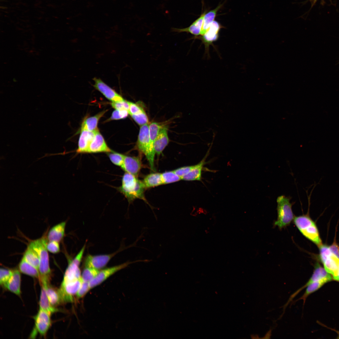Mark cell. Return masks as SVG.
Wrapping results in <instances>:
<instances>
[{
  "label": "cell",
  "instance_id": "6da1fadb",
  "mask_svg": "<svg viewBox=\"0 0 339 339\" xmlns=\"http://www.w3.org/2000/svg\"><path fill=\"white\" fill-rule=\"evenodd\" d=\"M48 231H46L40 238L30 240L28 244L38 255L40 260L39 279L41 282H49L51 275L46 247L48 241L47 238Z\"/></svg>",
  "mask_w": 339,
  "mask_h": 339
},
{
  "label": "cell",
  "instance_id": "7a4b0ae2",
  "mask_svg": "<svg viewBox=\"0 0 339 339\" xmlns=\"http://www.w3.org/2000/svg\"><path fill=\"white\" fill-rule=\"evenodd\" d=\"M146 187L143 181L137 176L125 172L121 180V185L117 188L131 202L136 199L145 200L144 192Z\"/></svg>",
  "mask_w": 339,
  "mask_h": 339
},
{
  "label": "cell",
  "instance_id": "3957f363",
  "mask_svg": "<svg viewBox=\"0 0 339 339\" xmlns=\"http://www.w3.org/2000/svg\"><path fill=\"white\" fill-rule=\"evenodd\" d=\"M293 221L298 229L305 237L318 246L322 245L318 228L309 213L295 216Z\"/></svg>",
  "mask_w": 339,
  "mask_h": 339
},
{
  "label": "cell",
  "instance_id": "277c9868",
  "mask_svg": "<svg viewBox=\"0 0 339 339\" xmlns=\"http://www.w3.org/2000/svg\"><path fill=\"white\" fill-rule=\"evenodd\" d=\"M291 199L290 196L284 195L279 196L277 198V218L274 225L280 229L289 225L294 218L292 208L293 203L290 202Z\"/></svg>",
  "mask_w": 339,
  "mask_h": 339
},
{
  "label": "cell",
  "instance_id": "5b68a950",
  "mask_svg": "<svg viewBox=\"0 0 339 339\" xmlns=\"http://www.w3.org/2000/svg\"><path fill=\"white\" fill-rule=\"evenodd\" d=\"M149 125L148 123L140 126L136 146L138 150L145 155L151 169L153 170L155 153L153 143L150 137Z\"/></svg>",
  "mask_w": 339,
  "mask_h": 339
},
{
  "label": "cell",
  "instance_id": "8992f818",
  "mask_svg": "<svg viewBox=\"0 0 339 339\" xmlns=\"http://www.w3.org/2000/svg\"><path fill=\"white\" fill-rule=\"evenodd\" d=\"M319 249L320 257L324 268L334 280L339 270V258L331 251L329 246L322 244Z\"/></svg>",
  "mask_w": 339,
  "mask_h": 339
},
{
  "label": "cell",
  "instance_id": "52a82bcc",
  "mask_svg": "<svg viewBox=\"0 0 339 339\" xmlns=\"http://www.w3.org/2000/svg\"><path fill=\"white\" fill-rule=\"evenodd\" d=\"M150 261L151 260L147 259L139 260L133 261H127L121 264L101 270L99 271L96 277L89 282L90 288L92 289L99 285L110 276L118 271L127 267L131 264L139 262H147Z\"/></svg>",
  "mask_w": 339,
  "mask_h": 339
},
{
  "label": "cell",
  "instance_id": "ba28073f",
  "mask_svg": "<svg viewBox=\"0 0 339 339\" xmlns=\"http://www.w3.org/2000/svg\"><path fill=\"white\" fill-rule=\"evenodd\" d=\"M322 280H327L329 282L333 280L331 275L326 271L324 267L323 268L319 263H317L314 266L313 274L308 281L290 296L285 305L288 306L293 299L307 286L314 282Z\"/></svg>",
  "mask_w": 339,
  "mask_h": 339
},
{
  "label": "cell",
  "instance_id": "9c48e42d",
  "mask_svg": "<svg viewBox=\"0 0 339 339\" xmlns=\"http://www.w3.org/2000/svg\"><path fill=\"white\" fill-rule=\"evenodd\" d=\"M121 250L110 254L87 255L84 260V267H89L98 270L104 267L110 260Z\"/></svg>",
  "mask_w": 339,
  "mask_h": 339
},
{
  "label": "cell",
  "instance_id": "30bf717a",
  "mask_svg": "<svg viewBox=\"0 0 339 339\" xmlns=\"http://www.w3.org/2000/svg\"><path fill=\"white\" fill-rule=\"evenodd\" d=\"M51 314L39 309L37 315L34 317L35 328L31 334L32 336L38 332L42 336L45 335L50 327L51 324Z\"/></svg>",
  "mask_w": 339,
  "mask_h": 339
},
{
  "label": "cell",
  "instance_id": "8fae6325",
  "mask_svg": "<svg viewBox=\"0 0 339 339\" xmlns=\"http://www.w3.org/2000/svg\"><path fill=\"white\" fill-rule=\"evenodd\" d=\"M223 27L218 22L214 20L211 24L208 31L199 40L204 45L206 53L208 54L210 45L214 46L213 43L218 39L220 30Z\"/></svg>",
  "mask_w": 339,
  "mask_h": 339
},
{
  "label": "cell",
  "instance_id": "7c38bea8",
  "mask_svg": "<svg viewBox=\"0 0 339 339\" xmlns=\"http://www.w3.org/2000/svg\"><path fill=\"white\" fill-rule=\"evenodd\" d=\"M93 80L94 82V87L109 100L112 102H118L125 100L100 78H94Z\"/></svg>",
  "mask_w": 339,
  "mask_h": 339
},
{
  "label": "cell",
  "instance_id": "4fadbf2b",
  "mask_svg": "<svg viewBox=\"0 0 339 339\" xmlns=\"http://www.w3.org/2000/svg\"><path fill=\"white\" fill-rule=\"evenodd\" d=\"M206 11L205 10L202 13L200 16L188 27L183 28H173L171 29L172 31L178 33L186 32L190 33L194 35L191 39H196L200 35L204 17Z\"/></svg>",
  "mask_w": 339,
  "mask_h": 339
},
{
  "label": "cell",
  "instance_id": "5bb4252c",
  "mask_svg": "<svg viewBox=\"0 0 339 339\" xmlns=\"http://www.w3.org/2000/svg\"><path fill=\"white\" fill-rule=\"evenodd\" d=\"M121 168L125 172L137 176L142 167V163L138 157L125 155Z\"/></svg>",
  "mask_w": 339,
  "mask_h": 339
},
{
  "label": "cell",
  "instance_id": "9a60e30c",
  "mask_svg": "<svg viewBox=\"0 0 339 339\" xmlns=\"http://www.w3.org/2000/svg\"><path fill=\"white\" fill-rule=\"evenodd\" d=\"M112 151L108 147L102 136L98 130L89 146L88 153H108Z\"/></svg>",
  "mask_w": 339,
  "mask_h": 339
},
{
  "label": "cell",
  "instance_id": "2e32d148",
  "mask_svg": "<svg viewBox=\"0 0 339 339\" xmlns=\"http://www.w3.org/2000/svg\"><path fill=\"white\" fill-rule=\"evenodd\" d=\"M98 130L95 131L86 130L81 131L78 142V147L76 151L77 153H88L89 146L94 137L96 132Z\"/></svg>",
  "mask_w": 339,
  "mask_h": 339
},
{
  "label": "cell",
  "instance_id": "e0dca14e",
  "mask_svg": "<svg viewBox=\"0 0 339 339\" xmlns=\"http://www.w3.org/2000/svg\"><path fill=\"white\" fill-rule=\"evenodd\" d=\"M19 269L13 270L11 277L3 287L10 291L18 295L20 294L21 274Z\"/></svg>",
  "mask_w": 339,
  "mask_h": 339
},
{
  "label": "cell",
  "instance_id": "ac0fdd59",
  "mask_svg": "<svg viewBox=\"0 0 339 339\" xmlns=\"http://www.w3.org/2000/svg\"><path fill=\"white\" fill-rule=\"evenodd\" d=\"M66 221L61 222L52 227L48 231V241H54L59 242L63 239L65 234Z\"/></svg>",
  "mask_w": 339,
  "mask_h": 339
},
{
  "label": "cell",
  "instance_id": "d6986e66",
  "mask_svg": "<svg viewBox=\"0 0 339 339\" xmlns=\"http://www.w3.org/2000/svg\"><path fill=\"white\" fill-rule=\"evenodd\" d=\"M169 142L167 129L165 126L161 130L153 142L155 154L160 155L168 145Z\"/></svg>",
  "mask_w": 339,
  "mask_h": 339
},
{
  "label": "cell",
  "instance_id": "ffe728a7",
  "mask_svg": "<svg viewBox=\"0 0 339 339\" xmlns=\"http://www.w3.org/2000/svg\"><path fill=\"white\" fill-rule=\"evenodd\" d=\"M208 153L209 152L199 163L195 165L192 170L182 177V180L189 181L201 180L202 172L203 170L204 166L206 163V160Z\"/></svg>",
  "mask_w": 339,
  "mask_h": 339
},
{
  "label": "cell",
  "instance_id": "44dd1931",
  "mask_svg": "<svg viewBox=\"0 0 339 339\" xmlns=\"http://www.w3.org/2000/svg\"><path fill=\"white\" fill-rule=\"evenodd\" d=\"M107 111V110L102 111L94 116L85 118L81 124V131L83 130L95 131L98 130L97 127L98 122Z\"/></svg>",
  "mask_w": 339,
  "mask_h": 339
},
{
  "label": "cell",
  "instance_id": "7402d4cb",
  "mask_svg": "<svg viewBox=\"0 0 339 339\" xmlns=\"http://www.w3.org/2000/svg\"><path fill=\"white\" fill-rule=\"evenodd\" d=\"M222 5L223 4H220L215 9L205 13L200 35L196 39L199 40L208 31L211 24L214 20L218 11Z\"/></svg>",
  "mask_w": 339,
  "mask_h": 339
},
{
  "label": "cell",
  "instance_id": "603a6c76",
  "mask_svg": "<svg viewBox=\"0 0 339 339\" xmlns=\"http://www.w3.org/2000/svg\"><path fill=\"white\" fill-rule=\"evenodd\" d=\"M18 269L21 272L24 274L39 278L38 270L27 262L23 256L18 265Z\"/></svg>",
  "mask_w": 339,
  "mask_h": 339
},
{
  "label": "cell",
  "instance_id": "cb8c5ba5",
  "mask_svg": "<svg viewBox=\"0 0 339 339\" xmlns=\"http://www.w3.org/2000/svg\"><path fill=\"white\" fill-rule=\"evenodd\" d=\"M41 284L45 288L48 299L52 306L55 307L62 301L59 290H56L51 286L49 283Z\"/></svg>",
  "mask_w": 339,
  "mask_h": 339
},
{
  "label": "cell",
  "instance_id": "d4e9b609",
  "mask_svg": "<svg viewBox=\"0 0 339 339\" xmlns=\"http://www.w3.org/2000/svg\"><path fill=\"white\" fill-rule=\"evenodd\" d=\"M328 282H329L327 280H322L314 282L310 284L306 287L305 292L302 296L296 300L295 302H296L299 300H302L304 305L307 298L309 295L317 291L324 285Z\"/></svg>",
  "mask_w": 339,
  "mask_h": 339
},
{
  "label": "cell",
  "instance_id": "484cf974",
  "mask_svg": "<svg viewBox=\"0 0 339 339\" xmlns=\"http://www.w3.org/2000/svg\"><path fill=\"white\" fill-rule=\"evenodd\" d=\"M40 309L51 314L58 311V309L51 304L47 296L45 289L42 285L39 301Z\"/></svg>",
  "mask_w": 339,
  "mask_h": 339
},
{
  "label": "cell",
  "instance_id": "4316f807",
  "mask_svg": "<svg viewBox=\"0 0 339 339\" xmlns=\"http://www.w3.org/2000/svg\"><path fill=\"white\" fill-rule=\"evenodd\" d=\"M143 182L146 188H150L164 184L161 173H155L146 175Z\"/></svg>",
  "mask_w": 339,
  "mask_h": 339
},
{
  "label": "cell",
  "instance_id": "83f0119b",
  "mask_svg": "<svg viewBox=\"0 0 339 339\" xmlns=\"http://www.w3.org/2000/svg\"><path fill=\"white\" fill-rule=\"evenodd\" d=\"M23 256L27 262L38 270L40 263L38 255L37 252L29 245H28L23 254Z\"/></svg>",
  "mask_w": 339,
  "mask_h": 339
},
{
  "label": "cell",
  "instance_id": "f1b7e54d",
  "mask_svg": "<svg viewBox=\"0 0 339 339\" xmlns=\"http://www.w3.org/2000/svg\"><path fill=\"white\" fill-rule=\"evenodd\" d=\"M100 270L89 267H84L81 275L84 282H90L97 275Z\"/></svg>",
  "mask_w": 339,
  "mask_h": 339
},
{
  "label": "cell",
  "instance_id": "f546056e",
  "mask_svg": "<svg viewBox=\"0 0 339 339\" xmlns=\"http://www.w3.org/2000/svg\"><path fill=\"white\" fill-rule=\"evenodd\" d=\"M164 127V125L156 122H153L149 124V131L150 137L153 144L156 138L161 130Z\"/></svg>",
  "mask_w": 339,
  "mask_h": 339
},
{
  "label": "cell",
  "instance_id": "4dcf8cb0",
  "mask_svg": "<svg viewBox=\"0 0 339 339\" xmlns=\"http://www.w3.org/2000/svg\"><path fill=\"white\" fill-rule=\"evenodd\" d=\"M161 174L164 184L172 183L182 180V178L177 175L174 170L166 171Z\"/></svg>",
  "mask_w": 339,
  "mask_h": 339
},
{
  "label": "cell",
  "instance_id": "1f68e13d",
  "mask_svg": "<svg viewBox=\"0 0 339 339\" xmlns=\"http://www.w3.org/2000/svg\"><path fill=\"white\" fill-rule=\"evenodd\" d=\"M108 153L109 158L112 163L118 166H121L123 163L125 155L113 151Z\"/></svg>",
  "mask_w": 339,
  "mask_h": 339
},
{
  "label": "cell",
  "instance_id": "d6a6232c",
  "mask_svg": "<svg viewBox=\"0 0 339 339\" xmlns=\"http://www.w3.org/2000/svg\"><path fill=\"white\" fill-rule=\"evenodd\" d=\"M13 270L8 268H1L0 283L3 286L7 282L12 275Z\"/></svg>",
  "mask_w": 339,
  "mask_h": 339
},
{
  "label": "cell",
  "instance_id": "836d02e7",
  "mask_svg": "<svg viewBox=\"0 0 339 339\" xmlns=\"http://www.w3.org/2000/svg\"><path fill=\"white\" fill-rule=\"evenodd\" d=\"M131 116L136 123L141 126L148 124V118L145 111L139 114Z\"/></svg>",
  "mask_w": 339,
  "mask_h": 339
},
{
  "label": "cell",
  "instance_id": "e575fe53",
  "mask_svg": "<svg viewBox=\"0 0 339 339\" xmlns=\"http://www.w3.org/2000/svg\"><path fill=\"white\" fill-rule=\"evenodd\" d=\"M128 112L126 110H116L113 112L111 117L108 119L107 121L125 118L128 116Z\"/></svg>",
  "mask_w": 339,
  "mask_h": 339
},
{
  "label": "cell",
  "instance_id": "d590c367",
  "mask_svg": "<svg viewBox=\"0 0 339 339\" xmlns=\"http://www.w3.org/2000/svg\"><path fill=\"white\" fill-rule=\"evenodd\" d=\"M90 289L89 282L83 281L76 294L77 298L79 299L82 298Z\"/></svg>",
  "mask_w": 339,
  "mask_h": 339
},
{
  "label": "cell",
  "instance_id": "8d00e7d4",
  "mask_svg": "<svg viewBox=\"0 0 339 339\" xmlns=\"http://www.w3.org/2000/svg\"><path fill=\"white\" fill-rule=\"evenodd\" d=\"M59 243L54 241H48L46 246L48 251L54 254L59 253L60 251Z\"/></svg>",
  "mask_w": 339,
  "mask_h": 339
},
{
  "label": "cell",
  "instance_id": "74e56055",
  "mask_svg": "<svg viewBox=\"0 0 339 339\" xmlns=\"http://www.w3.org/2000/svg\"><path fill=\"white\" fill-rule=\"evenodd\" d=\"M129 109V114L130 115H136L144 111L143 108L137 104L128 101Z\"/></svg>",
  "mask_w": 339,
  "mask_h": 339
},
{
  "label": "cell",
  "instance_id": "f35d334b",
  "mask_svg": "<svg viewBox=\"0 0 339 339\" xmlns=\"http://www.w3.org/2000/svg\"><path fill=\"white\" fill-rule=\"evenodd\" d=\"M111 105L112 107L116 110H126L128 111L129 105L128 102L125 100L120 101L112 102Z\"/></svg>",
  "mask_w": 339,
  "mask_h": 339
},
{
  "label": "cell",
  "instance_id": "ab89813d",
  "mask_svg": "<svg viewBox=\"0 0 339 339\" xmlns=\"http://www.w3.org/2000/svg\"><path fill=\"white\" fill-rule=\"evenodd\" d=\"M194 166L195 165L185 166L178 168L174 170L177 175L182 178L183 176L189 173Z\"/></svg>",
  "mask_w": 339,
  "mask_h": 339
},
{
  "label": "cell",
  "instance_id": "60d3db41",
  "mask_svg": "<svg viewBox=\"0 0 339 339\" xmlns=\"http://www.w3.org/2000/svg\"><path fill=\"white\" fill-rule=\"evenodd\" d=\"M331 251L338 258H339V246L335 242L329 246Z\"/></svg>",
  "mask_w": 339,
  "mask_h": 339
},
{
  "label": "cell",
  "instance_id": "b9f144b4",
  "mask_svg": "<svg viewBox=\"0 0 339 339\" xmlns=\"http://www.w3.org/2000/svg\"><path fill=\"white\" fill-rule=\"evenodd\" d=\"M334 280L339 282V270L336 277L334 279Z\"/></svg>",
  "mask_w": 339,
  "mask_h": 339
},
{
  "label": "cell",
  "instance_id": "7bdbcfd3",
  "mask_svg": "<svg viewBox=\"0 0 339 339\" xmlns=\"http://www.w3.org/2000/svg\"><path fill=\"white\" fill-rule=\"evenodd\" d=\"M312 3V5L314 4L317 0H309Z\"/></svg>",
  "mask_w": 339,
  "mask_h": 339
},
{
  "label": "cell",
  "instance_id": "ee69618b",
  "mask_svg": "<svg viewBox=\"0 0 339 339\" xmlns=\"http://www.w3.org/2000/svg\"><path fill=\"white\" fill-rule=\"evenodd\" d=\"M336 331V332L338 334V336H337V338H338V339H339V331Z\"/></svg>",
  "mask_w": 339,
  "mask_h": 339
}]
</instances>
